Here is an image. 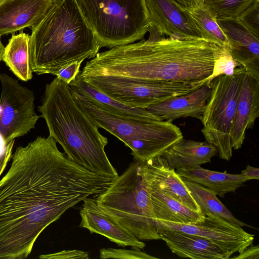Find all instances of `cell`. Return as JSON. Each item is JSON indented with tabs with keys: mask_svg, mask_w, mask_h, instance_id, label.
<instances>
[{
	"mask_svg": "<svg viewBox=\"0 0 259 259\" xmlns=\"http://www.w3.org/2000/svg\"><path fill=\"white\" fill-rule=\"evenodd\" d=\"M12 158L0 180V259L26 258L45 229L114 179L69 159L50 135L17 147Z\"/></svg>",
	"mask_w": 259,
	"mask_h": 259,
	"instance_id": "1",
	"label": "cell"
},
{
	"mask_svg": "<svg viewBox=\"0 0 259 259\" xmlns=\"http://www.w3.org/2000/svg\"><path fill=\"white\" fill-rule=\"evenodd\" d=\"M98 53L79 72L82 77L111 75L141 81L196 83L210 80L215 58L203 39L158 37Z\"/></svg>",
	"mask_w": 259,
	"mask_h": 259,
	"instance_id": "2",
	"label": "cell"
},
{
	"mask_svg": "<svg viewBox=\"0 0 259 259\" xmlns=\"http://www.w3.org/2000/svg\"><path fill=\"white\" fill-rule=\"evenodd\" d=\"M75 0H52L42 19L31 27L29 41L32 72L56 75L76 61L94 58L100 50Z\"/></svg>",
	"mask_w": 259,
	"mask_h": 259,
	"instance_id": "3",
	"label": "cell"
},
{
	"mask_svg": "<svg viewBox=\"0 0 259 259\" xmlns=\"http://www.w3.org/2000/svg\"><path fill=\"white\" fill-rule=\"evenodd\" d=\"M52 136L67 157L98 174L115 178L118 175L105 151L108 139L80 109L69 84L57 77L46 87L38 107Z\"/></svg>",
	"mask_w": 259,
	"mask_h": 259,
	"instance_id": "4",
	"label": "cell"
},
{
	"mask_svg": "<svg viewBox=\"0 0 259 259\" xmlns=\"http://www.w3.org/2000/svg\"><path fill=\"white\" fill-rule=\"evenodd\" d=\"M80 109L99 127L121 141L132 151L134 159L146 161L163 153L183 139L180 128L172 122L154 116L127 117L116 114L94 99L70 87Z\"/></svg>",
	"mask_w": 259,
	"mask_h": 259,
	"instance_id": "5",
	"label": "cell"
},
{
	"mask_svg": "<svg viewBox=\"0 0 259 259\" xmlns=\"http://www.w3.org/2000/svg\"><path fill=\"white\" fill-rule=\"evenodd\" d=\"M143 163L134 159L105 190L93 196L103 213L139 240H160Z\"/></svg>",
	"mask_w": 259,
	"mask_h": 259,
	"instance_id": "6",
	"label": "cell"
},
{
	"mask_svg": "<svg viewBox=\"0 0 259 259\" xmlns=\"http://www.w3.org/2000/svg\"><path fill=\"white\" fill-rule=\"evenodd\" d=\"M100 49L142 39L150 23L145 0H75Z\"/></svg>",
	"mask_w": 259,
	"mask_h": 259,
	"instance_id": "7",
	"label": "cell"
},
{
	"mask_svg": "<svg viewBox=\"0 0 259 259\" xmlns=\"http://www.w3.org/2000/svg\"><path fill=\"white\" fill-rule=\"evenodd\" d=\"M245 71L242 68L231 75L221 74L208 82L211 91L201 120V132L227 161L232 156L231 134Z\"/></svg>",
	"mask_w": 259,
	"mask_h": 259,
	"instance_id": "8",
	"label": "cell"
},
{
	"mask_svg": "<svg viewBox=\"0 0 259 259\" xmlns=\"http://www.w3.org/2000/svg\"><path fill=\"white\" fill-rule=\"evenodd\" d=\"M82 78L92 87L113 99L132 108H142L187 94L208 82V80L196 83L141 81L111 75Z\"/></svg>",
	"mask_w": 259,
	"mask_h": 259,
	"instance_id": "9",
	"label": "cell"
},
{
	"mask_svg": "<svg viewBox=\"0 0 259 259\" xmlns=\"http://www.w3.org/2000/svg\"><path fill=\"white\" fill-rule=\"evenodd\" d=\"M0 81V135L7 144L33 128L41 116L34 111L33 91L6 73Z\"/></svg>",
	"mask_w": 259,
	"mask_h": 259,
	"instance_id": "10",
	"label": "cell"
},
{
	"mask_svg": "<svg viewBox=\"0 0 259 259\" xmlns=\"http://www.w3.org/2000/svg\"><path fill=\"white\" fill-rule=\"evenodd\" d=\"M157 228L179 231L207 238L231 256L241 252L253 243L254 235L241 227L232 225L212 215L205 217L204 221L197 224H183L154 219Z\"/></svg>",
	"mask_w": 259,
	"mask_h": 259,
	"instance_id": "11",
	"label": "cell"
},
{
	"mask_svg": "<svg viewBox=\"0 0 259 259\" xmlns=\"http://www.w3.org/2000/svg\"><path fill=\"white\" fill-rule=\"evenodd\" d=\"M145 2L149 28L160 35L165 34L180 40L203 39L188 14L174 0Z\"/></svg>",
	"mask_w": 259,
	"mask_h": 259,
	"instance_id": "12",
	"label": "cell"
},
{
	"mask_svg": "<svg viewBox=\"0 0 259 259\" xmlns=\"http://www.w3.org/2000/svg\"><path fill=\"white\" fill-rule=\"evenodd\" d=\"M229 42L228 51L245 71L259 79V40L239 18L217 17Z\"/></svg>",
	"mask_w": 259,
	"mask_h": 259,
	"instance_id": "13",
	"label": "cell"
},
{
	"mask_svg": "<svg viewBox=\"0 0 259 259\" xmlns=\"http://www.w3.org/2000/svg\"><path fill=\"white\" fill-rule=\"evenodd\" d=\"M82 201L79 211V227L89 230L91 234L97 233L105 236L118 246H130L136 250L144 248L145 243L100 209L94 196L88 197Z\"/></svg>",
	"mask_w": 259,
	"mask_h": 259,
	"instance_id": "14",
	"label": "cell"
},
{
	"mask_svg": "<svg viewBox=\"0 0 259 259\" xmlns=\"http://www.w3.org/2000/svg\"><path fill=\"white\" fill-rule=\"evenodd\" d=\"M143 166L150 187L166 194L190 209L201 213L184 180L175 169L168 166L162 156L143 161Z\"/></svg>",
	"mask_w": 259,
	"mask_h": 259,
	"instance_id": "15",
	"label": "cell"
},
{
	"mask_svg": "<svg viewBox=\"0 0 259 259\" xmlns=\"http://www.w3.org/2000/svg\"><path fill=\"white\" fill-rule=\"evenodd\" d=\"M258 116L259 79L245 71L231 134L233 149L241 147L246 131L252 127Z\"/></svg>",
	"mask_w": 259,
	"mask_h": 259,
	"instance_id": "16",
	"label": "cell"
},
{
	"mask_svg": "<svg viewBox=\"0 0 259 259\" xmlns=\"http://www.w3.org/2000/svg\"><path fill=\"white\" fill-rule=\"evenodd\" d=\"M52 0H2L0 36L32 27L44 17Z\"/></svg>",
	"mask_w": 259,
	"mask_h": 259,
	"instance_id": "17",
	"label": "cell"
},
{
	"mask_svg": "<svg viewBox=\"0 0 259 259\" xmlns=\"http://www.w3.org/2000/svg\"><path fill=\"white\" fill-rule=\"evenodd\" d=\"M211 91L207 82L187 94L151 104L145 109L162 120L172 122L187 117L201 120Z\"/></svg>",
	"mask_w": 259,
	"mask_h": 259,
	"instance_id": "18",
	"label": "cell"
},
{
	"mask_svg": "<svg viewBox=\"0 0 259 259\" xmlns=\"http://www.w3.org/2000/svg\"><path fill=\"white\" fill-rule=\"evenodd\" d=\"M161 239L171 252L181 257L228 259L231 255L210 240L179 231L157 228Z\"/></svg>",
	"mask_w": 259,
	"mask_h": 259,
	"instance_id": "19",
	"label": "cell"
},
{
	"mask_svg": "<svg viewBox=\"0 0 259 259\" xmlns=\"http://www.w3.org/2000/svg\"><path fill=\"white\" fill-rule=\"evenodd\" d=\"M218 154L216 147L207 142L184 138L172 145L161 155L168 166L175 169H189L210 162Z\"/></svg>",
	"mask_w": 259,
	"mask_h": 259,
	"instance_id": "20",
	"label": "cell"
},
{
	"mask_svg": "<svg viewBox=\"0 0 259 259\" xmlns=\"http://www.w3.org/2000/svg\"><path fill=\"white\" fill-rule=\"evenodd\" d=\"M176 170L183 180L203 186L221 197L226 193L235 192L247 181L241 174L212 171L200 166L189 169L178 168Z\"/></svg>",
	"mask_w": 259,
	"mask_h": 259,
	"instance_id": "21",
	"label": "cell"
},
{
	"mask_svg": "<svg viewBox=\"0 0 259 259\" xmlns=\"http://www.w3.org/2000/svg\"><path fill=\"white\" fill-rule=\"evenodd\" d=\"M146 182L155 219L183 224H197L204 221L205 216L202 213L190 209L166 194L150 187L147 180Z\"/></svg>",
	"mask_w": 259,
	"mask_h": 259,
	"instance_id": "22",
	"label": "cell"
},
{
	"mask_svg": "<svg viewBox=\"0 0 259 259\" xmlns=\"http://www.w3.org/2000/svg\"><path fill=\"white\" fill-rule=\"evenodd\" d=\"M184 11L189 16L204 40L228 50L229 42L217 23V14L203 2Z\"/></svg>",
	"mask_w": 259,
	"mask_h": 259,
	"instance_id": "23",
	"label": "cell"
},
{
	"mask_svg": "<svg viewBox=\"0 0 259 259\" xmlns=\"http://www.w3.org/2000/svg\"><path fill=\"white\" fill-rule=\"evenodd\" d=\"M30 35L25 33L13 35L5 47L3 60L20 79H31L32 71L29 63Z\"/></svg>",
	"mask_w": 259,
	"mask_h": 259,
	"instance_id": "24",
	"label": "cell"
},
{
	"mask_svg": "<svg viewBox=\"0 0 259 259\" xmlns=\"http://www.w3.org/2000/svg\"><path fill=\"white\" fill-rule=\"evenodd\" d=\"M184 181L192 197L199 206L201 212L205 217L212 215L238 227H251L234 217L210 190L196 183L186 180Z\"/></svg>",
	"mask_w": 259,
	"mask_h": 259,
	"instance_id": "25",
	"label": "cell"
},
{
	"mask_svg": "<svg viewBox=\"0 0 259 259\" xmlns=\"http://www.w3.org/2000/svg\"><path fill=\"white\" fill-rule=\"evenodd\" d=\"M69 85L81 94L101 103L117 114L134 118H148L155 116L145 108H132L113 99L92 87L79 73Z\"/></svg>",
	"mask_w": 259,
	"mask_h": 259,
	"instance_id": "26",
	"label": "cell"
},
{
	"mask_svg": "<svg viewBox=\"0 0 259 259\" xmlns=\"http://www.w3.org/2000/svg\"><path fill=\"white\" fill-rule=\"evenodd\" d=\"M258 0H204V3L212 10L218 17L238 18Z\"/></svg>",
	"mask_w": 259,
	"mask_h": 259,
	"instance_id": "27",
	"label": "cell"
},
{
	"mask_svg": "<svg viewBox=\"0 0 259 259\" xmlns=\"http://www.w3.org/2000/svg\"><path fill=\"white\" fill-rule=\"evenodd\" d=\"M210 44L215 58L214 71L210 80L221 74L231 75L243 68L232 58L227 49Z\"/></svg>",
	"mask_w": 259,
	"mask_h": 259,
	"instance_id": "28",
	"label": "cell"
},
{
	"mask_svg": "<svg viewBox=\"0 0 259 259\" xmlns=\"http://www.w3.org/2000/svg\"><path fill=\"white\" fill-rule=\"evenodd\" d=\"M100 257L121 259H157V257L147 254L141 250L132 249H116L113 248H102L99 250Z\"/></svg>",
	"mask_w": 259,
	"mask_h": 259,
	"instance_id": "29",
	"label": "cell"
},
{
	"mask_svg": "<svg viewBox=\"0 0 259 259\" xmlns=\"http://www.w3.org/2000/svg\"><path fill=\"white\" fill-rule=\"evenodd\" d=\"M238 18L244 25L258 38L259 0L246 9Z\"/></svg>",
	"mask_w": 259,
	"mask_h": 259,
	"instance_id": "30",
	"label": "cell"
},
{
	"mask_svg": "<svg viewBox=\"0 0 259 259\" xmlns=\"http://www.w3.org/2000/svg\"><path fill=\"white\" fill-rule=\"evenodd\" d=\"M41 259H89L87 252L80 250H64L55 253L42 254L39 256Z\"/></svg>",
	"mask_w": 259,
	"mask_h": 259,
	"instance_id": "31",
	"label": "cell"
},
{
	"mask_svg": "<svg viewBox=\"0 0 259 259\" xmlns=\"http://www.w3.org/2000/svg\"><path fill=\"white\" fill-rule=\"evenodd\" d=\"M82 61L74 62L59 70L56 76L61 80L69 84L80 72Z\"/></svg>",
	"mask_w": 259,
	"mask_h": 259,
	"instance_id": "32",
	"label": "cell"
},
{
	"mask_svg": "<svg viewBox=\"0 0 259 259\" xmlns=\"http://www.w3.org/2000/svg\"><path fill=\"white\" fill-rule=\"evenodd\" d=\"M15 140L7 144L6 148L0 155V176L5 169L8 162L12 159L13 148Z\"/></svg>",
	"mask_w": 259,
	"mask_h": 259,
	"instance_id": "33",
	"label": "cell"
},
{
	"mask_svg": "<svg viewBox=\"0 0 259 259\" xmlns=\"http://www.w3.org/2000/svg\"><path fill=\"white\" fill-rule=\"evenodd\" d=\"M236 256L230 257L235 259H258L259 246L258 245H254L252 244L246 247Z\"/></svg>",
	"mask_w": 259,
	"mask_h": 259,
	"instance_id": "34",
	"label": "cell"
},
{
	"mask_svg": "<svg viewBox=\"0 0 259 259\" xmlns=\"http://www.w3.org/2000/svg\"><path fill=\"white\" fill-rule=\"evenodd\" d=\"M243 175L247 180L259 179V168L254 167L249 165L246 166V168L241 171Z\"/></svg>",
	"mask_w": 259,
	"mask_h": 259,
	"instance_id": "35",
	"label": "cell"
},
{
	"mask_svg": "<svg viewBox=\"0 0 259 259\" xmlns=\"http://www.w3.org/2000/svg\"><path fill=\"white\" fill-rule=\"evenodd\" d=\"M182 10L188 9L204 0H174Z\"/></svg>",
	"mask_w": 259,
	"mask_h": 259,
	"instance_id": "36",
	"label": "cell"
},
{
	"mask_svg": "<svg viewBox=\"0 0 259 259\" xmlns=\"http://www.w3.org/2000/svg\"><path fill=\"white\" fill-rule=\"evenodd\" d=\"M5 47L4 46L3 44L2 43L1 40V36H0V62L2 60H3V56L5 52Z\"/></svg>",
	"mask_w": 259,
	"mask_h": 259,
	"instance_id": "37",
	"label": "cell"
},
{
	"mask_svg": "<svg viewBox=\"0 0 259 259\" xmlns=\"http://www.w3.org/2000/svg\"><path fill=\"white\" fill-rule=\"evenodd\" d=\"M1 1H2V0H0V2H1Z\"/></svg>",
	"mask_w": 259,
	"mask_h": 259,
	"instance_id": "38",
	"label": "cell"
}]
</instances>
